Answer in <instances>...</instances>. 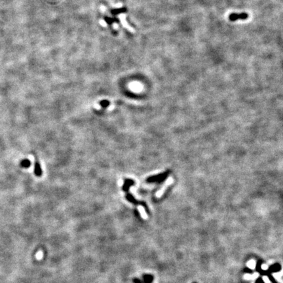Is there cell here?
Returning <instances> with one entry per match:
<instances>
[{"mask_svg": "<svg viewBox=\"0 0 283 283\" xmlns=\"http://www.w3.org/2000/svg\"><path fill=\"white\" fill-rule=\"evenodd\" d=\"M248 18V14L245 13L237 14V13H232L229 16V19L231 21H235L239 19L245 20Z\"/></svg>", "mask_w": 283, "mask_h": 283, "instance_id": "1", "label": "cell"}, {"mask_svg": "<svg viewBox=\"0 0 283 283\" xmlns=\"http://www.w3.org/2000/svg\"><path fill=\"white\" fill-rule=\"evenodd\" d=\"M172 182H173V179H172V178H168V179L166 180V181H165V184H164V186H163L161 189L159 190V192H158L157 193V194H156L157 197H159L161 196V195L163 194V193L165 192V191L166 190V189L167 188V187H168L169 186L171 185V184Z\"/></svg>", "mask_w": 283, "mask_h": 283, "instance_id": "2", "label": "cell"}, {"mask_svg": "<svg viewBox=\"0 0 283 283\" xmlns=\"http://www.w3.org/2000/svg\"><path fill=\"white\" fill-rule=\"evenodd\" d=\"M143 278H144V281H141L140 280L138 279H135L133 280V282L134 283H151L153 280V276H151L150 275H144V277H143Z\"/></svg>", "mask_w": 283, "mask_h": 283, "instance_id": "3", "label": "cell"}, {"mask_svg": "<svg viewBox=\"0 0 283 283\" xmlns=\"http://www.w3.org/2000/svg\"><path fill=\"white\" fill-rule=\"evenodd\" d=\"M281 270V266L278 263L274 264L271 265L267 271L269 273L271 274L272 273H275V272H279Z\"/></svg>", "mask_w": 283, "mask_h": 283, "instance_id": "4", "label": "cell"}, {"mask_svg": "<svg viewBox=\"0 0 283 283\" xmlns=\"http://www.w3.org/2000/svg\"><path fill=\"white\" fill-rule=\"evenodd\" d=\"M127 12V9L125 7H122L119 9H113L111 11V13L113 15H117L119 14Z\"/></svg>", "mask_w": 283, "mask_h": 283, "instance_id": "5", "label": "cell"}, {"mask_svg": "<svg viewBox=\"0 0 283 283\" xmlns=\"http://www.w3.org/2000/svg\"><path fill=\"white\" fill-rule=\"evenodd\" d=\"M104 20L109 25L112 24L114 22H119V19H116V18H110L108 17H104Z\"/></svg>", "mask_w": 283, "mask_h": 283, "instance_id": "6", "label": "cell"}, {"mask_svg": "<svg viewBox=\"0 0 283 283\" xmlns=\"http://www.w3.org/2000/svg\"><path fill=\"white\" fill-rule=\"evenodd\" d=\"M35 173L37 176H41V170L40 168V163L37 160L35 161Z\"/></svg>", "mask_w": 283, "mask_h": 283, "instance_id": "7", "label": "cell"}, {"mask_svg": "<svg viewBox=\"0 0 283 283\" xmlns=\"http://www.w3.org/2000/svg\"><path fill=\"white\" fill-rule=\"evenodd\" d=\"M138 208L140 212L141 215H142V216L143 217V218H147V215H146V214H145V212L144 208H143L142 207H141V206H139Z\"/></svg>", "mask_w": 283, "mask_h": 283, "instance_id": "8", "label": "cell"}, {"mask_svg": "<svg viewBox=\"0 0 283 283\" xmlns=\"http://www.w3.org/2000/svg\"><path fill=\"white\" fill-rule=\"evenodd\" d=\"M267 277H269V281L271 282V283H279V282H277V281L275 279H274L273 277L271 275V274H269V275H268Z\"/></svg>", "mask_w": 283, "mask_h": 283, "instance_id": "9", "label": "cell"}, {"mask_svg": "<svg viewBox=\"0 0 283 283\" xmlns=\"http://www.w3.org/2000/svg\"><path fill=\"white\" fill-rule=\"evenodd\" d=\"M43 258V252L41 251H39L36 254V258L37 260H41Z\"/></svg>", "mask_w": 283, "mask_h": 283, "instance_id": "10", "label": "cell"}, {"mask_svg": "<svg viewBox=\"0 0 283 283\" xmlns=\"http://www.w3.org/2000/svg\"><path fill=\"white\" fill-rule=\"evenodd\" d=\"M100 104L103 107H106L108 105H109V102H108V101H106V100H104V101H102V102H100Z\"/></svg>", "mask_w": 283, "mask_h": 283, "instance_id": "11", "label": "cell"}, {"mask_svg": "<svg viewBox=\"0 0 283 283\" xmlns=\"http://www.w3.org/2000/svg\"><path fill=\"white\" fill-rule=\"evenodd\" d=\"M244 271H245V273H250V274H252L253 273V271L251 269H249V268H245V269H244Z\"/></svg>", "mask_w": 283, "mask_h": 283, "instance_id": "12", "label": "cell"}, {"mask_svg": "<svg viewBox=\"0 0 283 283\" xmlns=\"http://www.w3.org/2000/svg\"><path fill=\"white\" fill-rule=\"evenodd\" d=\"M256 283H265V282L261 277H259L257 280H256Z\"/></svg>", "mask_w": 283, "mask_h": 283, "instance_id": "13", "label": "cell"}, {"mask_svg": "<svg viewBox=\"0 0 283 283\" xmlns=\"http://www.w3.org/2000/svg\"><path fill=\"white\" fill-rule=\"evenodd\" d=\"M22 165H23V166H27L30 165V162L28 161H24L23 163H22Z\"/></svg>", "mask_w": 283, "mask_h": 283, "instance_id": "14", "label": "cell"}, {"mask_svg": "<svg viewBox=\"0 0 283 283\" xmlns=\"http://www.w3.org/2000/svg\"><path fill=\"white\" fill-rule=\"evenodd\" d=\"M193 283H197V282H193Z\"/></svg>", "mask_w": 283, "mask_h": 283, "instance_id": "15", "label": "cell"}]
</instances>
